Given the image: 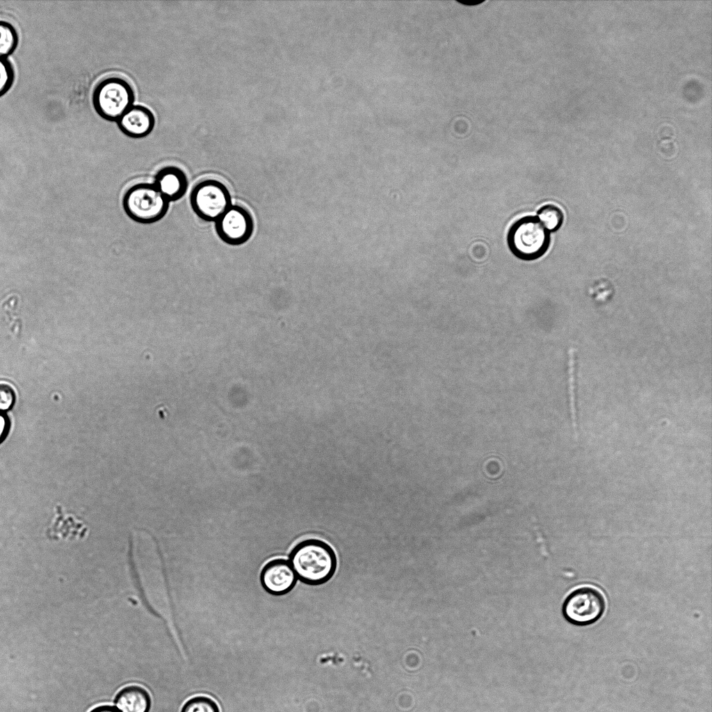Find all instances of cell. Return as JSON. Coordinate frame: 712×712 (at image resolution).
Segmentation results:
<instances>
[{
	"mask_svg": "<svg viewBox=\"0 0 712 712\" xmlns=\"http://www.w3.org/2000/svg\"><path fill=\"white\" fill-rule=\"evenodd\" d=\"M288 560L298 579L311 586L328 582L337 568L334 549L318 538H308L298 542L291 550Z\"/></svg>",
	"mask_w": 712,
	"mask_h": 712,
	"instance_id": "obj_1",
	"label": "cell"
},
{
	"mask_svg": "<svg viewBox=\"0 0 712 712\" xmlns=\"http://www.w3.org/2000/svg\"><path fill=\"white\" fill-rule=\"evenodd\" d=\"M550 233L537 216H526L516 220L507 234L510 252L523 261H533L542 257L550 245Z\"/></svg>",
	"mask_w": 712,
	"mask_h": 712,
	"instance_id": "obj_2",
	"label": "cell"
},
{
	"mask_svg": "<svg viewBox=\"0 0 712 712\" xmlns=\"http://www.w3.org/2000/svg\"><path fill=\"white\" fill-rule=\"evenodd\" d=\"M135 101V92L131 84L124 78L112 75L103 78L95 86L92 93V104L97 114L102 119L115 122Z\"/></svg>",
	"mask_w": 712,
	"mask_h": 712,
	"instance_id": "obj_3",
	"label": "cell"
},
{
	"mask_svg": "<svg viewBox=\"0 0 712 712\" xmlns=\"http://www.w3.org/2000/svg\"><path fill=\"white\" fill-rule=\"evenodd\" d=\"M170 201L153 183H138L124 193L122 206L133 220L143 224L156 222L167 213Z\"/></svg>",
	"mask_w": 712,
	"mask_h": 712,
	"instance_id": "obj_4",
	"label": "cell"
},
{
	"mask_svg": "<svg viewBox=\"0 0 712 712\" xmlns=\"http://www.w3.org/2000/svg\"><path fill=\"white\" fill-rule=\"evenodd\" d=\"M606 610L603 593L596 588L582 586L574 590L565 599L562 613L570 624L585 626L597 622Z\"/></svg>",
	"mask_w": 712,
	"mask_h": 712,
	"instance_id": "obj_5",
	"label": "cell"
},
{
	"mask_svg": "<svg viewBox=\"0 0 712 712\" xmlns=\"http://www.w3.org/2000/svg\"><path fill=\"white\" fill-rule=\"evenodd\" d=\"M190 203L199 218L214 222L232 204L227 187L215 179L199 181L191 193Z\"/></svg>",
	"mask_w": 712,
	"mask_h": 712,
	"instance_id": "obj_6",
	"label": "cell"
},
{
	"mask_svg": "<svg viewBox=\"0 0 712 712\" xmlns=\"http://www.w3.org/2000/svg\"><path fill=\"white\" fill-rule=\"evenodd\" d=\"M214 223L218 237L230 245L245 243L254 231V221L250 213L237 204H232Z\"/></svg>",
	"mask_w": 712,
	"mask_h": 712,
	"instance_id": "obj_7",
	"label": "cell"
},
{
	"mask_svg": "<svg viewBox=\"0 0 712 712\" xmlns=\"http://www.w3.org/2000/svg\"><path fill=\"white\" fill-rule=\"evenodd\" d=\"M298 578L286 559L275 558L268 562L260 573L263 588L271 595L282 596L295 588Z\"/></svg>",
	"mask_w": 712,
	"mask_h": 712,
	"instance_id": "obj_8",
	"label": "cell"
},
{
	"mask_svg": "<svg viewBox=\"0 0 712 712\" xmlns=\"http://www.w3.org/2000/svg\"><path fill=\"white\" fill-rule=\"evenodd\" d=\"M156 123L153 112L140 104H134L116 121L120 131L125 136L135 139L147 136L153 131Z\"/></svg>",
	"mask_w": 712,
	"mask_h": 712,
	"instance_id": "obj_9",
	"label": "cell"
},
{
	"mask_svg": "<svg viewBox=\"0 0 712 712\" xmlns=\"http://www.w3.org/2000/svg\"><path fill=\"white\" fill-rule=\"evenodd\" d=\"M153 184L170 202H174L181 198L186 193L188 179L181 168L165 166L157 172Z\"/></svg>",
	"mask_w": 712,
	"mask_h": 712,
	"instance_id": "obj_10",
	"label": "cell"
},
{
	"mask_svg": "<svg viewBox=\"0 0 712 712\" xmlns=\"http://www.w3.org/2000/svg\"><path fill=\"white\" fill-rule=\"evenodd\" d=\"M114 703L121 712H149L151 708V697L143 686L129 685L116 694Z\"/></svg>",
	"mask_w": 712,
	"mask_h": 712,
	"instance_id": "obj_11",
	"label": "cell"
},
{
	"mask_svg": "<svg viewBox=\"0 0 712 712\" xmlns=\"http://www.w3.org/2000/svg\"><path fill=\"white\" fill-rule=\"evenodd\" d=\"M19 43V35L15 27L7 21L0 20V58H8L13 54Z\"/></svg>",
	"mask_w": 712,
	"mask_h": 712,
	"instance_id": "obj_12",
	"label": "cell"
},
{
	"mask_svg": "<svg viewBox=\"0 0 712 712\" xmlns=\"http://www.w3.org/2000/svg\"><path fill=\"white\" fill-rule=\"evenodd\" d=\"M537 217L549 232L558 230L561 227L564 218L560 209L551 204L540 207Z\"/></svg>",
	"mask_w": 712,
	"mask_h": 712,
	"instance_id": "obj_13",
	"label": "cell"
},
{
	"mask_svg": "<svg viewBox=\"0 0 712 712\" xmlns=\"http://www.w3.org/2000/svg\"><path fill=\"white\" fill-rule=\"evenodd\" d=\"M180 712H220V709L212 698L197 695L188 699L182 706Z\"/></svg>",
	"mask_w": 712,
	"mask_h": 712,
	"instance_id": "obj_14",
	"label": "cell"
},
{
	"mask_svg": "<svg viewBox=\"0 0 712 712\" xmlns=\"http://www.w3.org/2000/svg\"><path fill=\"white\" fill-rule=\"evenodd\" d=\"M574 349L571 348L568 351L569 360H568V373H569V404L570 410L572 418V423L575 435H577V423H576V405H575V356Z\"/></svg>",
	"mask_w": 712,
	"mask_h": 712,
	"instance_id": "obj_15",
	"label": "cell"
},
{
	"mask_svg": "<svg viewBox=\"0 0 712 712\" xmlns=\"http://www.w3.org/2000/svg\"><path fill=\"white\" fill-rule=\"evenodd\" d=\"M15 81V70L11 62L0 58V97L7 93Z\"/></svg>",
	"mask_w": 712,
	"mask_h": 712,
	"instance_id": "obj_16",
	"label": "cell"
},
{
	"mask_svg": "<svg viewBox=\"0 0 712 712\" xmlns=\"http://www.w3.org/2000/svg\"><path fill=\"white\" fill-rule=\"evenodd\" d=\"M16 400L13 388L8 384L0 383V411L6 412L13 408Z\"/></svg>",
	"mask_w": 712,
	"mask_h": 712,
	"instance_id": "obj_17",
	"label": "cell"
},
{
	"mask_svg": "<svg viewBox=\"0 0 712 712\" xmlns=\"http://www.w3.org/2000/svg\"><path fill=\"white\" fill-rule=\"evenodd\" d=\"M10 426V421L7 414L0 411V445L7 439Z\"/></svg>",
	"mask_w": 712,
	"mask_h": 712,
	"instance_id": "obj_18",
	"label": "cell"
},
{
	"mask_svg": "<svg viewBox=\"0 0 712 712\" xmlns=\"http://www.w3.org/2000/svg\"><path fill=\"white\" fill-rule=\"evenodd\" d=\"M535 528L537 535V540L538 544H540V551L543 554V556H547L548 554V551L547 549L544 537H543V535L537 526L535 525Z\"/></svg>",
	"mask_w": 712,
	"mask_h": 712,
	"instance_id": "obj_19",
	"label": "cell"
},
{
	"mask_svg": "<svg viewBox=\"0 0 712 712\" xmlns=\"http://www.w3.org/2000/svg\"><path fill=\"white\" fill-rule=\"evenodd\" d=\"M89 712H121V711L117 707H115L114 706L108 705V704H104V705H99V706H95V708L91 709Z\"/></svg>",
	"mask_w": 712,
	"mask_h": 712,
	"instance_id": "obj_20",
	"label": "cell"
}]
</instances>
